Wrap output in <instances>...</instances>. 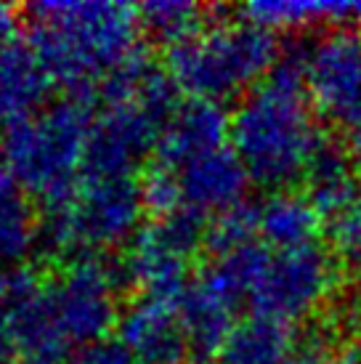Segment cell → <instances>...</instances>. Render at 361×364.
<instances>
[{
  "label": "cell",
  "mask_w": 361,
  "mask_h": 364,
  "mask_svg": "<svg viewBox=\"0 0 361 364\" xmlns=\"http://www.w3.org/2000/svg\"><path fill=\"white\" fill-rule=\"evenodd\" d=\"M324 139L308 96L306 51H281L269 77L231 112V149L252 183L281 192L303 181Z\"/></svg>",
  "instance_id": "6da1fadb"
},
{
  "label": "cell",
  "mask_w": 361,
  "mask_h": 364,
  "mask_svg": "<svg viewBox=\"0 0 361 364\" xmlns=\"http://www.w3.org/2000/svg\"><path fill=\"white\" fill-rule=\"evenodd\" d=\"M30 41L67 93H88L139 48V11L114 0H56L30 9Z\"/></svg>",
  "instance_id": "7a4b0ae2"
},
{
  "label": "cell",
  "mask_w": 361,
  "mask_h": 364,
  "mask_svg": "<svg viewBox=\"0 0 361 364\" xmlns=\"http://www.w3.org/2000/svg\"><path fill=\"white\" fill-rule=\"evenodd\" d=\"M93 120V96L67 93L41 114L9 125L3 162L32 197L43 200L45 210L77 192Z\"/></svg>",
  "instance_id": "3957f363"
},
{
  "label": "cell",
  "mask_w": 361,
  "mask_h": 364,
  "mask_svg": "<svg viewBox=\"0 0 361 364\" xmlns=\"http://www.w3.org/2000/svg\"><path fill=\"white\" fill-rule=\"evenodd\" d=\"M281 56L276 35L250 21L208 24L168 48L165 70L189 99L223 104L261 85Z\"/></svg>",
  "instance_id": "277c9868"
},
{
  "label": "cell",
  "mask_w": 361,
  "mask_h": 364,
  "mask_svg": "<svg viewBox=\"0 0 361 364\" xmlns=\"http://www.w3.org/2000/svg\"><path fill=\"white\" fill-rule=\"evenodd\" d=\"M144 213L139 178H82L67 203L45 210L41 240L67 258L107 253L133 242Z\"/></svg>",
  "instance_id": "5b68a950"
},
{
  "label": "cell",
  "mask_w": 361,
  "mask_h": 364,
  "mask_svg": "<svg viewBox=\"0 0 361 364\" xmlns=\"http://www.w3.org/2000/svg\"><path fill=\"white\" fill-rule=\"evenodd\" d=\"M208 223L210 218L189 208L144 223L122 261L125 279L146 298L176 304L191 282V258L208 242Z\"/></svg>",
  "instance_id": "8992f818"
},
{
  "label": "cell",
  "mask_w": 361,
  "mask_h": 364,
  "mask_svg": "<svg viewBox=\"0 0 361 364\" xmlns=\"http://www.w3.org/2000/svg\"><path fill=\"white\" fill-rule=\"evenodd\" d=\"M338 277V255L319 242L284 253L271 250L247 304L252 306V314L292 324L311 316L327 298L335 295Z\"/></svg>",
  "instance_id": "52a82bcc"
},
{
  "label": "cell",
  "mask_w": 361,
  "mask_h": 364,
  "mask_svg": "<svg viewBox=\"0 0 361 364\" xmlns=\"http://www.w3.org/2000/svg\"><path fill=\"white\" fill-rule=\"evenodd\" d=\"M122 284L125 269L107 253L70 258L59 277L50 279L53 304L75 348L107 338L112 327H117V293Z\"/></svg>",
  "instance_id": "ba28073f"
},
{
  "label": "cell",
  "mask_w": 361,
  "mask_h": 364,
  "mask_svg": "<svg viewBox=\"0 0 361 364\" xmlns=\"http://www.w3.org/2000/svg\"><path fill=\"white\" fill-rule=\"evenodd\" d=\"M3 316L21 364H67L75 354L53 304L50 282L41 279V274H11Z\"/></svg>",
  "instance_id": "9c48e42d"
},
{
  "label": "cell",
  "mask_w": 361,
  "mask_h": 364,
  "mask_svg": "<svg viewBox=\"0 0 361 364\" xmlns=\"http://www.w3.org/2000/svg\"><path fill=\"white\" fill-rule=\"evenodd\" d=\"M306 82L316 112L351 128L361 120V38L351 30L321 35L306 51Z\"/></svg>",
  "instance_id": "30bf717a"
},
{
  "label": "cell",
  "mask_w": 361,
  "mask_h": 364,
  "mask_svg": "<svg viewBox=\"0 0 361 364\" xmlns=\"http://www.w3.org/2000/svg\"><path fill=\"white\" fill-rule=\"evenodd\" d=\"M117 338L139 364H189L191 343L171 301L139 295L120 311Z\"/></svg>",
  "instance_id": "8fae6325"
},
{
  "label": "cell",
  "mask_w": 361,
  "mask_h": 364,
  "mask_svg": "<svg viewBox=\"0 0 361 364\" xmlns=\"http://www.w3.org/2000/svg\"><path fill=\"white\" fill-rule=\"evenodd\" d=\"M229 139L231 114L223 109V104L189 99L178 104V109L165 122L160 141L154 146V162L178 171L186 162L226 146Z\"/></svg>",
  "instance_id": "7c38bea8"
},
{
  "label": "cell",
  "mask_w": 361,
  "mask_h": 364,
  "mask_svg": "<svg viewBox=\"0 0 361 364\" xmlns=\"http://www.w3.org/2000/svg\"><path fill=\"white\" fill-rule=\"evenodd\" d=\"M176 173H178L183 208L200 213L205 218H215L242 205L244 192L250 186V176L237 152L231 149V144L186 162Z\"/></svg>",
  "instance_id": "4fadbf2b"
},
{
  "label": "cell",
  "mask_w": 361,
  "mask_h": 364,
  "mask_svg": "<svg viewBox=\"0 0 361 364\" xmlns=\"http://www.w3.org/2000/svg\"><path fill=\"white\" fill-rule=\"evenodd\" d=\"M53 85L56 82L30 38H14L0 48V122L16 125L41 114Z\"/></svg>",
  "instance_id": "5bb4252c"
},
{
  "label": "cell",
  "mask_w": 361,
  "mask_h": 364,
  "mask_svg": "<svg viewBox=\"0 0 361 364\" xmlns=\"http://www.w3.org/2000/svg\"><path fill=\"white\" fill-rule=\"evenodd\" d=\"M303 186H306L303 194L327 221L361 200V178L356 162L351 160L348 149L338 146L330 139H324V144L313 154L311 165L303 176Z\"/></svg>",
  "instance_id": "9a60e30c"
},
{
  "label": "cell",
  "mask_w": 361,
  "mask_h": 364,
  "mask_svg": "<svg viewBox=\"0 0 361 364\" xmlns=\"http://www.w3.org/2000/svg\"><path fill=\"white\" fill-rule=\"evenodd\" d=\"M321 221L324 218L311 205V200L290 189L274 192L263 203H258V237L274 253L316 245Z\"/></svg>",
  "instance_id": "2e32d148"
},
{
  "label": "cell",
  "mask_w": 361,
  "mask_h": 364,
  "mask_svg": "<svg viewBox=\"0 0 361 364\" xmlns=\"http://www.w3.org/2000/svg\"><path fill=\"white\" fill-rule=\"evenodd\" d=\"M295 346L298 335L292 324L250 314L237 319L215 356L221 364H287Z\"/></svg>",
  "instance_id": "e0dca14e"
},
{
  "label": "cell",
  "mask_w": 361,
  "mask_h": 364,
  "mask_svg": "<svg viewBox=\"0 0 361 364\" xmlns=\"http://www.w3.org/2000/svg\"><path fill=\"white\" fill-rule=\"evenodd\" d=\"M176 309L180 314L191 351L197 354H218L226 335L237 324V306L229 304L200 277H191L189 287L176 301Z\"/></svg>",
  "instance_id": "ac0fdd59"
},
{
  "label": "cell",
  "mask_w": 361,
  "mask_h": 364,
  "mask_svg": "<svg viewBox=\"0 0 361 364\" xmlns=\"http://www.w3.org/2000/svg\"><path fill=\"white\" fill-rule=\"evenodd\" d=\"M239 19L269 32L306 30L316 24H361V3H308V0H263L239 9Z\"/></svg>",
  "instance_id": "d6986e66"
},
{
  "label": "cell",
  "mask_w": 361,
  "mask_h": 364,
  "mask_svg": "<svg viewBox=\"0 0 361 364\" xmlns=\"http://www.w3.org/2000/svg\"><path fill=\"white\" fill-rule=\"evenodd\" d=\"M41 232L32 194L9 171H0V266L24 261L41 242Z\"/></svg>",
  "instance_id": "ffe728a7"
},
{
  "label": "cell",
  "mask_w": 361,
  "mask_h": 364,
  "mask_svg": "<svg viewBox=\"0 0 361 364\" xmlns=\"http://www.w3.org/2000/svg\"><path fill=\"white\" fill-rule=\"evenodd\" d=\"M136 11L141 30L149 32L154 41L165 43L168 48L205 30L208 27L205 19L210 14V9L191 0H149L144 6H136Z\"/></svg>",
  "instance_id": "44dd1931"
},
{
  "label": "cell",
  "mask_w": 361,
  "mask_h": 364,
  "mask_svg": "<svg viewBox=\"0 0 361 364\" xmlns=\"http://www.w3.org/2000/svg\"><path fill=\"white\" fill-rule=\"evenodd\" d=\"M261 242L258 237V203H244L210 218L208 223V242L210 255H223L239 250L244 245Z\"/></svg>",
  "instance_id": "7402d4cb"
},
{
  "label": "cell",
  "mask_w": 361,
  "mask_h": 364,
  "mask_svg": "<svg viewBox=\"0 0 361 364\" xmlns=\"http://www.w3.org/2000/svg\"><path fill=\"white\" fill-rule=\"evenodd\" d=\"M141 200H144V210L151 218H165L173 215L183 208V197H180L178 173L165 168L160 162H151L139 178Z\"/></svg>",
  "instance_id": "603a6c76"
},
{
  "label": "cell",
  "mask_w": 361,
  "mask_h": 364,
  "mask_svg": "<svg viewBox=\"0 0 361 364\" xmlns=\"http://www.w3.org/2000/svg\"><path fill=\"white\" fill-rule=\"evenodd\" d=\"M332 250L340 261L361 266V200L330 221Z\"/></svg>",
  "instance_id": "cb8c5ba5"
},
{
  "label": "cell",
  "mask_w": 361,
  "mask_h": 364,
  "mask_svg": "<svg viewBox=\"0 0 361 364\" xmlns=\"http://www.w3.org/2000/svg\"><path fill=\"white\" fill-rule=\"evenodd\" d=\"M67 364H139L133 354L120 343V338H99L93 343L75 348Z\"/></svg>",
  "instance_id": "d4e9b609"
},
{
  "label": "cell",
  "mask_w": 361,
  "mask_h": 364,
  "mask_svg": "<svg viewBox=\"0 0 361 364\" xmlns=\"http://www.w3.org/2000/svg\"><path fill=\"white\" fill-rule=\"evenodd\" d=\"M16 24H19V11L0 3V48L16 38Z\"/></svg>",
  "instance_id": "484cf974"
},
{
  "label": "cell",
  "mask_w": 361,
  "mask_h": 364,
  "mask_svg": "<svg viewBox=\"0 0 361 364\" xmlns=\"http://www.w3.org/2000/svg\"><path fill=\"white\" fill-rule=\"evenodd\" d=\"M0 364H19V356H16V348H14L3 311H0Z\"/></svg>",
  "instance_id": "4316f807"
},
{
  "label": "cell",
  "mask_w": 361,
  "mask_h": 364,
  "mask_svg": "<svg viewBox=\"0 0 361 364\" xmlns=\"http://www.w3.org/2000/svg\"><path fill=\"white\" fill-rule=\"evenodd\" d=\"M348 154H351V160L361 171V120H356L348 128Z\"/></svg>",
  "instance_id": "83f0119b"
},
{
  "label": "cell",
  "mask_w": 361,
  "mask_h": 364,
  "mask_svg": "<svg viewBox=\"0 0 361 364\" xmlns=\"http://www.w3.org/2000/svg\"><path fill=\"white\" fill-rule=\"evenodd\" d=\"M340 356H343V364H361V338L348 348V351H343Z\"/></svg>",
  "instance_id": "f1b7e54d"
},
{
  "label": "cell",
  "mask_w": 361,
  "mask_h": 364,
  "mask_svg": "<svg viewBox=\"0 0 361 364\" xmlns=\"http://www.w3.org/2000/svg\"><path fill=\"white\" fill-rule=\"evenodd\" d=\"M6 157V131H0V162Z\"/></svg>",
  "instance_id": "f546056e"
},
{
  "label": "cell",
  "mask_w": 361,
  "mask_h": 364,
  "mask_svg": "<svg viewBox=\"0 0 361 364\" xmlns=\"http://www.w3.org/2000/svg\"><path fill=\"white\" fill-rule=\"evenodd\" d=\"M189 364H202V362H189Z\"/></svg>",
  "instance_id": "4dcf8cb0"
}]
</instances>
